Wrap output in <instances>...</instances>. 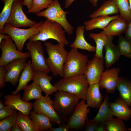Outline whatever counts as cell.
Wrapping results in <instances>:
<instances>
[{"mask_svg":"<svg viewBox=\"0 0 131 131\" xmlns=\"http://www.w3.org/2000/svg\"><path fill=\"white\" fill-rule=\"evenodd\" d=\"M70 128L69 126L66 124L63 123L60 124V126L57 128H54L52 127L48 131H67Z\"/></svg>","mask_w":131,"mask_h":131,"instance_id":"obj_41","label":"cell"},{"mask_svg":"<svg viewBox=\"0 0 131 131\" xmlns=\"http://www.w3.org/2000/svg\"><path fill=\"white\" fill-rule=\"evenodd\" d=\"M114 116L125 121H129L131 117V109L120 98L116 99L115 102H109Z\"/></svg>","mask_w":131,"mask_h":131,"instance_id":"obj_21","label":"cell"},{"mask_svg":"<svg viewBox=\"0 0 131 131\" xmlns=\"http://www.w3.org/2000/svg\"><path fill=\"white\" fill-rule=\"evenodd\" d=\"M120 71L119 68H114L103 72L99 83L100 88L105 89L108 93L114 94L119 79Z\"/></svg>","mask_w":131,"mask_h":131,"instance_id":"obj_15","label":"cell"},{"mask_svg":"<svg viewBox=\"0 0 131 131\" xmlns=\"http://www.w3.org/2000/svg\"><path fill=\"white\" fill-rule=\"evenodd\" d=\"M44 45L48 55L46 62L50 71L55 76L59 75L63 78V66L68 52L65 45L58 43L54 44L49 41L45 42Z\"/></svg>","mask_w":131,"mask_h":131,"instance_id":"obj_1","label":"cell"},{"mask_svg":"<svg viewBox=\"0 0 131 131\" xmlns=\"http://www.w3.org/2000/svg\"><path fill=\"white\" fill-rule=\"evenodd\" d=\"M116 89L119 92L120 98L129 107L131 106V81L127 78L119 77Z\"/></svg>","mask_w":131,"mask_h":131,"instance_id":"obj_24","label":"cell"},{"mask_svg":"<svg viewBox=\"0 0 131 131\" xmlns=\"http://www.w3.org/2000/svg\"><path fill=\"white\" fill-rule=\"evenodd\" d=\"M23 1L24 5L26 6L28 10H29L32 7L33 0H22Z\"/></svg>","mask_w":131,"mask_h":131,"instance_id":"obj_43","label":"cell"},{"mask_svg":"<svg viewBox=\"0 0 131 131\" xmlns=\"http://www.w3.org/2000/svg\"><path fill=\"white\" fill-rule=\"evenodd\" d=\"M107 36L104 46L105 51L104 59L105 66L108 68L119 60L121 55L117 46L113 42V37Z\"/></svg>","mask_w":131,"mask_h":131,"instance_id":"obj_18","label":"cell"},{"mask_svg":"<svg viewBox=\"0 0 131 131\" xmlns=\"http://www.w3.org/2000/svg\"><path fill=\"white\" fill-rule=\"evenodd\" d=\"M104 59L94 56L88 60L84 74L89 85L98 83L104 69Z\"/></svg>","mask_w":131,"mask_h":131,"instance_id":"obj_13","label":"cell"},{"mask_svg":"<svg viewBox=\"0 0 131 131\" xmlns=\"http://www.w3.org/2000/svg\"><path fill=\"white\" fill-rule=\"evenodd\" d=\"M33 74L32 80L39 86L45 95L49 96L53 92L58 91L57 88L50 82L52 79V76L49 75L47 73L42 71H34Z\"/></svg>","mask_w":131,"mask_h":131,"instance_id":"obj_17","label":"cell"},{"mask_svg":"<svg viewBox=\"0 0 131 131\" xmlns=\"http://www.w3.org/2000/svg\"><path fill=\"white\" fill-rule=\"evenodd\" d=\"M69 13L63 9L58 0H54L53 2L46 9L36 14L38 16L44 17L58 23L70 36L73 34L74 27L68 22L66 17V14Z\"/></svg>","mask_w":131,"mask_h":131,"instance_id":"obj_7","label":"cell"},{"mask_svg":"<svg viewBox=\"0 0 131 131\" xmlns=\"http://www.w3.org/2000/svg\"><path fill=\"white\" fill-rule=\"evenodd\" d=\"M128 131H131V127L129 128L128 129Z\"/></svg>","mask_w":131,"mask_h":131,"instance_id":"obj_51","label":"cell"},{"mask_svg":"<svg viewBox=\"0 0 131 131\" xmlns=\"http://www.w3.org/2000/svg\"><path fill=\"white\" fill-rule=\"evenodd\" d=\"M85 31L84 25H80L77 27L76 30V38L70 47L72 48L85 50L90 52H95L96 47L91 45L85 39L84 35Z\"/></svg>","mask_w":131,"mask_h":131,"instance_id":"obj_25","label":"cell"},{"mask_svg":"<svg viewBox=\"0 0 131 131\" xmlns=\"http://www.w3.org/2000/svg\"><path fill=\"white\" fill-rule=\"evenodd\" d=\"M89 85L84 74L63 78L54 85L58 91H63L77 96L80 99L85 100Z\"/></svg>","mask_w":131,"mask_h":131,"instance_id":"obj_2","label":"cell"},{"mask_svg":"<svg viewBox=\"0 0 131 131\" xmlns=\"http://www.w3.org/2000/svg\"><path fill=\"white\" fill-rule=\"evenodd\" d=\"M13 41L10 37L3 39L0 43V48L2 51L0 66H6L16 59H27L31 57L29 51L22 52L18 51Z\"/></svg>","mask_w":131,"mask_h":131,"instance_id":"obj_9","label":"cell"},{"mask_svg":"<svg viewBox=\"0 0 131 131\" xmlns=\"http://www.w3.org/2000/svg\"><path fill=\"white\" fill-rule=\"evenodd\" d=\"M120 16V15H118L112 16H101L92 18L90 20L84 22L85 30H91L96 28L103 30L112 21L119 18Z\"/></svg>","mask_w":131,"mask_h":131,"instance_id":"obj_23","label":"cell"},{"mask_svg":"<svg viewBox=\"0 0 131 131\" xmlns=\"http://www.w3.org/2000/svg\"><path fill=\"white\" fill-rule=\"evenodd\" d=\"M21 96L17 93L16 95H6L4 96V103L5 106H12L24 114L29 115L33 109V103L23 101Z\"/></svg>","mask_w":131,"mask_h":131,"instance_id":"obj_16","label":"cell"},{"mask_svg":"<svg viewBox=\"0 0 131 131\" xmlns=\"http://www.w3.org/2000/svg\"><path fill=\"white\" fill-rule=\"evenodd\" d=\"M119 10L114 0L105 1L97 10L94 11L90 16L92 18L101 16H106L118 13Z\"/></svg>","mask_w":131,"mask_h":131,"instance_id":"obj_28","label":"cell"},{"mask_svg":"<svg viewBox=\"0 0 131 131\" xmlns=\"http://www.w3.org/2000/svg\"><path fill=\"white\" fill-rule=\"evenodd\" d=\"M10 131H22L19 125L16 123L12 127Z\"/></svg>","mask_w":131,"mask_h":131,"instance_id":"obj_44","label":"cell"},{"mask_svg":"<svg viewBox=\"0 0 131 131\" xmlns=\"http://www.w3.org/2000/svg\"><path fill=\"white\" fill-rule=\"evenodd\" d=\"M120 12V16L129 22L131 21V11L128 0H114Z\"/></svg>","mask_w":131,"mask_h":131,"instance_id":"obj_34","label":"cell"},{"mask_svg":"<svg viewBox=\"0 0 131 131\" xmlns=\"http://www.w3.org/2000/svg\"><path fill=\"white\" fill-rule=\"evenodd\" d=\"M43 22V21L41 20L33 26L27 29L15 28L6 23L0 31V33L9 35L14 42L17 50L22 52L26 41L39 33L40 27Z\"/></svg>","mask_w":131,"mask_h":131,"instance_id":"obj_6","label":"cell"},{"mask_svg":"<svg viewBox=\"0 0 131 131\" xmlns=\"http://www.w3.org/2000/svg\"><path fill=\"white\" fill-rule=\"evenodd\" d=\"M89 36L93 39L96 43V50L94 56L104 58L103 49L107 36L103 34L102 31L99 33H90Z\"/></svg>","mask_w":131,"mask_h":131,"instance_id":"obj_31","label":"cell"},{"mask_svg":"<svg viewBox=\"0 0 131 131\" xmlns=\"http://www.w3.org/2000/svg\"><path fill=\"white\" fill-rule=\"evenodd\" d=\"M123 120L113 118L105 122L106 131H127Z\"/></svg>","mask_w":131,"mask_h":131,"instance_id":"obj_32","label":"cell"},{"mask_svg":"<svg viewBox=\"0 0 131 131\" xmlns=\"http://www.w3.org/2000/svg\"><path fill=\"white\" fill-rule=\"evenodd\" d=\"M26 49L30 53L33 71L49 73L50 71L46 63L43 46L40 41L29 40L26 43Z\"/></svg>","mask_w":131,"mask_h":131,"instance_id":"obj_8","label":"cell"},{"mask_svg":"<svg viewBox=\"0 0 131 131\" xmlns=\"http://www.w3.org/2000/svg\"><path fill=\"white\" fill-rule=\"evenodd\" d=\"M62 26L54 21L47 19L40 26L39 33L29 39L31 41H45L52 39L56 40L59 43L65 45L69 44L66 39L65 31Z\"/></svg>","mask_w":131,"mask_h":131,"instance_id":"obj_4","label":"cell"},{"mask_svg":"<svg viewBox=\"0 0 131 131\" xmlns=\"http://www.w3.org/2000/svg\"><path fill=\"white\" fill-rule=\"evenodd\" d=\"M129 22L120 17L112 21L102 31L104 34L106 36L122 35L124 33Z\"/></svg>","mask_w":131,"mask_h":131,"instance_id":"obj_19","label":"cell"},{"mask_svg":"<svg viewBox=\"0 0 131 131\" xmlns=\"http://www.w3.org/2000/svg\"><path fill=\"white\" fill-rule=\"evenodd\" d=\"M29 116L37 131H48L52 127L50 119L47 116L32 110Z\"/></svg>","mask_w":131,"mask_h":131,"instance_id":"obj_27","label":"cell"},{"mask_svg":"<svg viewBox=\"0 0 131 131\" xmlns=\"http://www.w3.org/2000/svg\"><path fill=\"white\" fill-rule=\"evenodd\" d=\"M87 55L72 48L68 52L66 61L63 68V78L80 74H84L88 61Z\"/></svg>","mask_w":131,"mask_h":131,"instance_id":"obj_3","label":"cell"},{"mask_svg":"<svg viewBox=\"0 0 131 131\" xmlns=\"http://www.w3.org/2000/svg\"><path fill=\"white\" fill-rule=\"evenodd\" d=\"M17 112L0 120V131H10L12 127L16 123Z\"/></svg>","mask_w":131,"mask_h":131,"instance_id":"obj_37","label":"cell"},{"mask_svg":"<svg viewBox=\"0 0 131 131\" xmlns=\"http://www.w3.org/2000/svg\"><path fill=\"white\" fill-rule=\"evenodd\" d=\"M54 0H33L31 8L26 13L36 14L44 9H46L53 2Z\"/></svg>","mask_w":131,"mask_h":131,"instance_id":"obj_36","label":"cell"},{"mask_svg":"<svg viewBox=\"0 0 131 131\" xmlns=\"http://www.w3.org/2000/svg\"><path fill=\"white\" fill-rule=\"evenodd\" d=\"M124 33L125 37L131 43V21L129 22Z\"/></svg>","mask_w":131,"mask_h":131,"instance_id":"obj_42","label":"cell"},{"mask_svg":"<svg viewBox=\"0 0 131 131\" xmlns=\"http://www.w3.org/2000/svg\"><path fill=\"white\" fill-rule=\"evenodd\" d=\"M99 87V83L89 85L86 99L89 106L99 109L102 103L104 100L103 97L100 92Z\"/></svg>","mask_w":131,"mask_h":131,"instance_id":"obj_20","label":"cell"},{"mask_svg":"<svg viewBox=\"0 0 131 131\" xmlns=\"http://www.w3.org/2000/svg\"><path fill=\"white\" fill-rule=\"evenodd\" d=\"M96 131H106L105 124H102L98 125Z\"/></svg>","mask_w":131,"mask_h":131,"instance_id":"obj_46","label":"cell"},{"mask_svg":"<svg viewBox=\"0 0 131 131\" xmlns=\"http://www.w3.org/2000/svg\"><path fill=\"white\" fill-rule=\"evenodd\" d=\"M53 106L58 115L63 120L71 116L80 98L77 96L63 91H58L54 95Z\"/></svg>","mask_w":131,"mask_h":131,"instance_id":"obj_5","label":"cell"},{"mask_svg":"<svg viewBox=\"0 0 131 131\" xmlns=\"http://www.w3.org/2000/svg\"><path fill=\"white\" fill-rule=\"evenodd\" d=\"M16 123L22 131H37L29 115L17 112Z\"/></svg>","mask_w":131,"mask_h":131,"instance_id":"obj_30","label":"cell"},{"mask_svg":"<svg viewBox=\"0 0 131 131\" xmlns=\"http://www.w3.org/2000/svg\"><path fill=\"white\" fill-rule=\"evenodd\" d=\"M5 105L4 104L2 100L0 99V109L4 108Z\"/></svg>","mask_w":131,"mask_h":131,"instance_id":"obj_49","label":"cell"},{"mask_svg":"<svg viewBox=\"0 0 131 131\" xmlns=\"http://www.w3.org/2000/svg\"><path fill=\"white\" fill-rule=\"evenodd\" d=\"M24 91L22 99L28 102L32 99H39L43 96L42 90L39 86L33 82L29 85H27L24 89Z\"/></svg>","mask_w":131,"mask_h":131,"instance_id":"obj_29","label":"cell"},{"mask_svg":"<svg viewBox=\"0 0 131 131\" xmlns=\"http://www.w3.org/2000/svg\"><path fill=\"white\" fill-rule=\"evenodd\" d=\"M22 0H15L6 23L15 28L31 27L38 23L27 17L23 10Z\"/></svg>","mask_w":131,"mask_h":131,"instance_id":"obj_10","label":"cell"},{"mask_svg":"<svg viewBox=\"0 0 131 131\" xmlns=\"http://www.w3.org/2000/svg\"><path fill=\"white\" fill-rule=\"evenodd\" d=\"M75 0H65L64 2L65 8H68Z\"/></svg>","mask_w":131,"mask_h":131,"instance_id":"obj_45","label":"cell"},{"mask_svg":"<svg viewBox=\"0 0 131 131\" xmlns=\"http://www.w3.org/2000/svg\"><path fill=\"white\" fill-rule=\"evenodd\" d=\"M85 100L83 99L76 105L66 123L70 128L79 130L84 128L88 119L87 116L90 110Z\"/></svg>","mask_w":131,"mask_h":131,"instance_id":"obj_12","label":"cell"},{"mask_svg":"<svg viewBox=\"0 0 131 131\" xmlns=\"http://www.w3.org/2000/svg\"><path fill=\"white\" fill-rule=\"evenodd\" d=\"M18 110L13 107L10 106H5L0 109V120L6 118L17 112Z\"/></svg>","mask_w":131,"mask_h":131,"instance_id":"obj_38","label":"cell"},{"mask_svg":"<svg viewBox=\"0 0 131 131\" xmlns=\"http://www.w3.org/2000/svg\"><path fill=\"white\" fill-rule=\"evenodd\" d=\"M10 36L8 35H5L4 34L0 33V43L4 39L10 37Z\"/></svg>","mask_w":131,"mask_h":131,"instance_id":"obj_47","label":"cell"},{"mask_svg":"<svg viewBox=\"0 0 131 131\" xmlns=\"http://www.w3.org/2000/svg\"><path fill=\"white\" fill-rule=\"evenodd\" d=\"M6 66H0V89L6 87L4 81V77L6 73Z\"/></svg>","mask_w":131,"mask_h":131,"instance_id":"obj_40","label":"cell"},{"mask_svg":"<svg viewBox=\"0 0 131 131\" xmlns=\"http://www.w3.org/2000/svg\"><path fill=\"white\" fill-rule=\"evenodd\" d=\"M109 98L108 95L106 94L98 113L93 119L91 120L92 122L99 125L105 123L106 121L113 118V114L109 105Z\"/></svg>","mask_w":131,"mask_h":131,"instance_id":"obj_22","label":"cell"},{"mask_svg":"<svg viewBox=\"0 0 131 131\" xmlns=\"http://www.w3.org/2000/svg\"><path fill=\"white\" fill-rule=\"evenodd\" d=\"M90 2L95 7H97L98 5V0H89Z\"/></svg>","mask_w":131,"mask_h":131,"instance_id":"obj_48","label":"cell"},{"mask_svg":"<svg viewBox=\"0 0 131 131\" xmlns=\"http://www.w3.org/2000/svg\"><path fill=\"white\" fill-rule=\"evenodd\" d=\"M33 71L31 65V60H29L26 62V66L22 72L19 77L18 84L15 90L11 93L12 95H16L20 90H23L28 85V82L32 80Z\"/></svg>","mask_w":131,"mask_h":131,"instance_id":"obj_26","label":"cell"},{"mask_svg":"<svg viewBox=\"0 0 131 131\" xmlns=\"http://www.w3.org/2000/svg\"><path fill=\"white\" fill-rule=\"evenodd\" d=\"M98 124L92 122L90 119L86 121L84 126V131H96Z\"/></svg>","mask_w":131,"mask_h":131,"instance_id":"obj_39","label":"cell"},{"mask_svg":"<svg viewBox=\"0 0 131 131\" xmlns=\"http://www.w3.org/2000/svg\"><path fill=\"white\" fill-rule=\"evenodd\" d=\"M121 55L131 59V43L124 37H119L117 45Z\"/></svg>","mask_w":131,"mask_h":131,"instance_id":"obj_35","label":"cell"},{"mask_svg":"<svg viewBox=\"0 0 131 131\" xmlns=\"http://www.w3.org/2000/svg\"><path fill=\"white\" fill-rule=\"evenodd\" d=\"M27 59H16L6 65L7 72L4 79L5 82H9L13 86L17 85L21 74L26 66Z\"/></svg>","mask_w":131,"mask_h":131,"instance_id":"obj_14","label":"cell"},{"mask_svg":"<svg viewBox=\"0 0 131 131\" xmlns=\"http://www.w3.org/2000/svg\"><path fill=\"white\" fill-rule=\"evenodd\" d=\"M33 103V109L37 113L44 115L48 117L51 122L60 124L63 120L57 114L53 106V101L50 96H42L39 99H35Z\"/></svg>","mask_w":131,"mask_h":131,"instance_id":"obj_11","label":"cell"},{"mask_svg":"<svg viewBox=\"0 0 131 131\" xmlns=\"http://www.w3.org/2000/svg\"><path fill=\"white\" fill-rule=\"evenodd\" d=\"M131 11V0H128Z\"/></svg>","mask_w":131,"mask_h":131,"instance_id":"obj_50","label":"cell"},{"mask_svg":"<svg viewBox=\"0 0 131 131\" xmlns=\"http://www.w3.org/2000/svg\"><path fill=\"white\" fill-rule=\"evenodd\" d=\"M4 4L0 14V31L3 28L10 15L15 0H1Z\"/></svg>","mask_w":131,"mask_h":131,"instance_id":"obj_33","label":"cell"}]
</instances>
